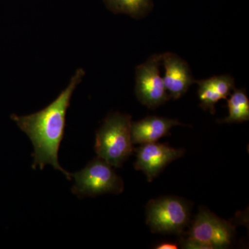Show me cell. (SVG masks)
Returning <instances> with one entry per match:
<instances>
[{
	"label": "cell",
	"instance_id": "cell-10",
	"mask_svg": "<svg viewBox=\"0 0 249 249\" xmlns=\"http://www.w3.org/2000/svg\"><path fill=\"white\" fill-rule=\"evenodd\" d=\"M228 99L229 116L218 120L219 124L242 123L249 120V100L245 89H234Z\"/></svg>",
	"mask_w": 249,
	"mask_h": 249
},
{
	"label": "cell",
	"instance_id": "cell-8",
	"mask_svg": "<svg viewBox=\"0 0 249 249\" xmlns=\"http://www.w3.org/2000/svg\"><path fill=\"white\" fill-rule=\"evenodd\" d=\"M161 62L165 68L163 77L165 89L170 98L177 100L183 96L196 83L188 62L172 52L161 54Z\"/></svg>",
	"mask_w": 249,
	"mask_h": 249
},
{
	"label": "cell",
	"instance_id": "cell-5",
	"mask_svg": "<svg viewBox=\"0 0 249 249\" xmlns=\"http://www.w3.org/2000/svg\"><path fill=\"white\" fill-rule=\"evenodd\" d=\"M191 208L184 199L162 196L146 206V224L154 233L180 234L190 222Z\"/></svg>",
	"mask_w": 249,
	"mask_h": 249
},
{
	"label": "cell",
	"instance_id": "cell-3",
	"mask_svg": "<svg viewBox=\"0 0 249 249\" xmlns=\"http://www.w3.org/2000/svg\"><path fill=\"white\" fill-rule=\"evenodd\" d=\"M235 235L231 223L201 208L181 246L183 249H225L231 245Z\"/></svg>",
	"mask_w": 249,
	"mask_h": 249
},
{
	"label": "cell",
	"instance_id": "cell-4",
	"mask_svg": "<svg viewBox=\"0 0 249 249\" xmlns=\"http://www.w3.org/2000/svg\"><path fill=\"white\" fill-rule=\"evenodd\" d=\"M71 176L75 180L72 193L80 198L107 193L118 195L124 190L122 178L111 165L99 157L93 159L83 169L71 174Z\"/></svg>",
	"mask_w": 249,
	"mask_h": 249
},
{
	"label": "cell",
	"instance_id": "cell-7",
	"mask_svg": "<svg viewBox=\"0 0 249 249\" xmlns=\"http://www.w3.org/2000/svg\"><path fill=\"white\" fill-rule=\"evenodd\" d=\"M134 151L137 152L134 168L145 174L147 181L150 182L167 165L173 160L181 158L186 152L184 149L174 148L167 144L157 142L142 144L138 148L134 149Z\"/></svg>",
	"mask_w": 249,
	"mask_h": 249
},
{
	"label": "cell",
	"instance_id": "cell-12",
	"mask_svg": "<svg viewBox=\"0 0 249 249\" xmlns=\"http://www.w3.org/2000/svg\"><path fill=\"white\" fill-rule=\"evenodd\" d=\"M199 88L198 95L200 101V107L204 110H209L211 114L215 113V105L222 99L220 93L216 89L211 78L196 80Z\"/></svg>",
	"mask_w": 249,
	"mask_h": 249
},
{
	"label": "cell",
	"instance_id": "cell-11",
	"mask_svg": "<svg viewBox=\"0 0 249 249\" xmlns=\"http://www.w3.org/2000/svg\"><path fill=\"white\" fill-rule=\"evenodd\" d=\"M114 14H127L139 19L145 16L152 6L151 0H103Z\"/></svg>",
	"mask_w": 249,
	"mask_h": 249
},
{
	"label": "cell",
	"instance_id": "cell-9",
	"mask_svg": "<svg viewBox=\"0 0 249 249\" xmlns=\"http://www.w3.org/2000/svg\"><path fill=\"white\" fill-rule=\"evenodd\" d=\"M177 125H184L177 119L151 116L132 123L131 134L133 144H146L158 142L170 135V129Z\"/></svg>",
	"mask_w": 249,
	"mask_h": 249
},
{
	"label": "cell",
	"instance_id": "cell-2",
	"mask_svg": "<svg viewBox=\"0 0 249 249\" xmlns=\"http://www.w3.org/2000/svg\"><path fill=\"white\" fill-rule=\"evenodd\" d=\"M132 116L119 112L111 113L96 131L95 151L112 167L120 168L133 154L131 134Z\"/></svg>",
	"mask_w": 249,
	"mask_h": 249
},
{
	"label": "cell",
	"instance_id": "cell-13",
	"mask_svg": "<svg viewBox=\"0 0 249 249\" xmlns=\"http://www.w3.org/2000/svg\"><path fill=\"white\" fill-rule=\"evenodd\" d=\"M157 249H178V245L176 242H163L156 246Z\"/></svg>",
	"mask_w": 249,
	"mask_h": 249
},
{
	"label": "cell",
	"instance_id": "cell-1",
	"mask_svg": "<svg viewBox=\"0 0 249 249\" xmlns=\"http://www.w3.org/2000/svg\"><path fill=\"white\" fill-rule=\"evenodd\" d=\"M85 75L83 69H78L66 89L42 110L30 115L21 116L13 114L11 116L19 129L27 134L34 145V169L39 166L42 170L46 165L49 164L71 180V174L64 170L59 163L58 151L65 134L67 111L72 94Z\"/></svg>",
	"mask_w": 249,
	"mask_h": 249
},
{
	"label": "cell",
	"instance_id": "cell-6",
	"mask_svg": "<svg viewBox=\"0 0 249 249\" xmlns=\"http://www.w3.org/2000/svg\"><path fill=\"white\" fill-rule=\"evenodd\" d=\"M161 58V54H154L136 68V96L139 102L152 109L170 99L160 74Z\"/></svg>",
	"mask_w": 249,
	"mask_h": 249
}]
</instances>
